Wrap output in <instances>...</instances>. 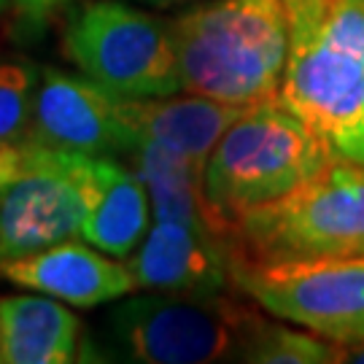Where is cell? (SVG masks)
Listing matches in <instances>:
<instances>
[{
  "label": "cell",
  "mask_w": 364,
  "mask_h": 364,
  "mask_svg": "<svg viewBox=\"0 0 364 364\" xmlns=\"http://www.w3.org/2000/svg\"><path fill=\"white\" fill-rule=\"evenodd\" d=\"M278 100L335 156L364 162V0H287Z\"/></svg>",
  "instance_id": "cell-1"
},
{
  "label": "cell",
  "mask_w": 364,
  "mask_h": 364,
  "mask_svg": "<svg viewBox=\"0 0 364 364\" xmlns=\"http://www.w3.org/2000/svg\"><path fill=\"white\" fill-rule=\"evenodd\" d=\"M267 318L235 297H119L84 335L78 362L213 364L246 362Z\"/></svg>",
  "instance_id": "cell-2"
},
{
  "label": "cell",
  "mask_w": 364,
  "mask_h": 364,
  "mask_svg": "<svg viewBox=\"0 0 364 364\" xmlns=\"http://www.w3.org/2000/svg\"><path fill=\"white\" fill-rule=\"evenodd\" d=\"M170 27L183 92L232 105L278 100L289 57L287 0H200Z\"/></svg>",
  "instance_id": "cell-3"
},
{
  "label": "cell",
  "mask_w": 364,
  "mask_h": 364,
  "mask_svg": "<svg viewBox=\"0 0 364 364\" xmlns=\"http://www.w3.org/2000/svg\"><path fill=\"white\" fill-rule=\"evenodd\" d=\"M332 156L329 146L281 100L248 105L203 168L205 200L224 237L232 240L235 221L246 210L287 197Z\"/></svg>",
  "instance_id": "cell-4"
},
{
  "label": "cell",
  "mask_w": 364,
  "mask_h": 364,
  "mask_svg": "<svg viewBox=\"0 0 364 364\" xmlns=\"http://www.w3.org/2000/svg\"><path fill=\"white\" fill-rule=\"evenodd\" d=\"M232 262H294L364 254V162L332 156L287 197L235 221Z\"/></svg>",
  "instance_id": "cell-5"
},
{
  "label": "cell",
  "mask_w": 364,
  "mask_h": 364,
  "mask_svg": "<svg viewBox=\"0 0 364 364\" xmlns=\"http://www.w3.org/2000/svg\"><path fill=\"white\" fill-rule=\"evenodd\" d=\"M65 57L119 97L183 92L170 19L122 0H84L68 11Z\"/></svg>",
  "instance_id": "cell-6"
},
{
  "label": "cell",
  "mask_w": 364,
  "mask_h": 364,
  "mask_svg": "<svg viewBox=\"0 0 364 364\" xmlns=\"http://www.w3.org/2000/svg\"><path fill=\"white\" fill-rule=\"evenodd\" d=\"M232 284L275 318L326 340L364 335V254L294 262H232Z\"/></svg>",
  "instance_id": "cell-7"
},
{
  "label": "cell",
  "mask_w": 364,
  "mask_h": 364,
  "mask_svg": "<svg viewBox=\"0 0 364 364\" xmlns=\"http://www.w3.org/2000/svg\"><path fill=\"white\" fill-rule=\"evenodd\" d=\"M87 210L84 154L25 144L19 173L0 183V264L81 237Z\"/></svg>",
  "instance_id": "cell-8"
},
{
  "label": "cell",
  "mask_w": 364,
  "mask_h": 364,
  "mask_svg": "<svg viewBox=\"0 0 364 364\" xmlns=\"http://www.w3.org/2000/svg\"><path fill=\"white\" fill-rule=\"evenodd\" d=\"M27 144L84 156L124 159L138 138L122 117V97L84 73L43 68Z\"/></svg>",
  "instance_id": "cell-9"
},
{
  "label": "cell",
  "mask_w": 364,
  "mask_h": 364,
  "mask_svg": "<svg viewBox=\"0 0 364 364\" xmlns=\"http://www.w3.org/2000/svg\"><path fill=\"white\" fill-rule=\"evenodd\" d=\"M135 289L181 297H213L235 289L230 243L183 221H151L127 257Z\"/></svg>",
  "instance_id": "cell-10"
},
{
  "label": "cell",
  "mask_w": 364,
  "mask_h": 364,
  "mask_svg": "<svg viewBox=\"0 0 364 364\" xmlns=\"http://www.w3.org/2000/svg\"><path fill=\"white\" fill-rule=\"evenodd\" d=\"M0 275L14 287L49 294L70 308H97L135 291L127 262L76 237L6 262Z\"/></svg>",
  "instance_id": "cell-11"
},
{
  "label": "cell",
  "mask_w": 364,
  "mask_h": 364,
  "mask_svg": "<svg viewBox=\"0 0 364 364\" xmlns=\"http://www.w3.org/2000/svg\"><path fill=\"white\" fill-rule=\"evenodd\" d=\"M84 186L90 210L81 237L108 257H132L154 221L138 173L114 156H84Z\"/></svg>",
  "instance_id": "cell-12"
},
{
  "label": "cell",
  "mask_w": 364,
  "mask_h": 364,
  "mask_svg": "<svg viewBox=\"0 0 364 364\" xmlns=\"http://www.w3.org/2000/svg\"><path fill=\"white\" fill-rule=\"evenodd\" d=\"M248 105L221 103L195 92L162 97H122V117L138 144L154 141L205 168V159L227 127Z\"/></svg>",
  "instance_id": "cell-13"
},
{
  "label": "cell",
  "mask_w": 364,
  "mask_h": 364,
  "mask_svg": "<svg viewBox=\"0 0 364 364\" xmlns=\"http://www.w3.org/2000/svg\"><path fill=\"white\" fill-rule=\"evenodd\" d=\"M84 324L49 294L0 297V364L78 362Z\"/></svg>",
  "instance_id": "cell-14"
},
{
  "label": "cell",
  "mask_w": 364,
  "mask_h": 364,
  "mask_svg": "<svg viewBox=\"0 0 364 364\" xmlns=\"http://www.w3.org/2000/svg\"><path fill=\"white\" fill-rule=\"evenodd\" d=\"M127 165L144 181L151 216L156 221H183L227 240L205 200L203 165L154 141H141L135 146V151L127 156Z\"/></svg>",
  "instance_id": "cell-15"
},
{
  "label": "cell",
  "mask_w": 364,
  "mask_h": 364,
  "mask_svg": "<svg viewBox=\"0 0 364 364\" xmlns=\"http://www.w3.org/2000/svg\"><path fill=\"white\" fill-rule=\"evenodd\" d=\"M41 70L30 57L0 54V146L27 144Z\"/></svg>",
  "instance_id": "cell-16"
},
{
  "label": "cell",
  "mask_w": 364,
  "mask_h": 364,
  "mask_svg": "<svg viewBox=\"0 0 364 364\" xmlns=\"http://www.w3.org/2000/svg\"><path fill=\"white\" fill-rule=\"evenodd\" d=\"M246 362L257 364H332L335 343L311 329L299 332L291 326L267 321L251 346Z\"/></svg>",
  "instance_id": "cell-17"
},
{
  "label": "cell",
  "mask_w": 364,
  "mask_h": 364,
  "mask_svg": "<svg viewBox=\"0 0 364 364\" xmlns=\"http://www.w3.org/2000/svg\"><path fill=\"white\" fill-rule=\"evenodd\" d=\"M65 3L68 0H16L14 11H19L30 22H46L54 11L65 9Z\"/></svg>",
  "instance_id": "cell-18"
},
{
  "label": "cell",
  "mask_w": 364,
  "mask_h": 364,
  "mask_svg": "<svg viewBox=\"0 0 364 364\" xmlns=\"http://www.w3.org/2000/svg\"><path fill=\"white\" fill-rule=\"evenodd\" d=\"M22 168V146H0V183L14 178Z\"/></svg>",
  "instance_id": "cell-19"
},
{
  "label": "cell",
  "mask_w": 364,
  "mask_h": 364,
  "mask_svg": "<svg viewBox=\"0 0 364 364\" xmlns=\"http://www.w3.org/2000/svg\"><path fill=\"white\" fill-rule=\"evenodd\" d=\"M335 343V340H332ZM335 362L364 364V335L353 340H340L335 343Z\"/></svg>",
  "instance_id": "cell-20"
},
{
  "label": "cell",
  "mask_w": 364,
  "mask_h": 364,
  "mask_svg": "<svg viewBox=\"0 0 364 364\" xmlns=\"http://www.w3.org/2000/svg\"><path fill=\"white\" fill-rule=\"evenodd\" d=\"M141 3H149V6H156V9H178V6H192V3H200V0H141Z\"/></svg>",
  "instance_id": "cell-21"
},
{
  "label": "cell",
  "mask_w": 364,
  "mask_h": 364,
  "mask_svg": "<svg viewBox=\"0 0 364 364\" xmlns=\"http://www.w3.org/2000/svg\"><path fill=\"white\" fill-rule=\"evenodd\" d=\"M16 9V0H0V14H9Z\"/></svg>",
  "instance_id": "cell-22"
}]
</instances>
